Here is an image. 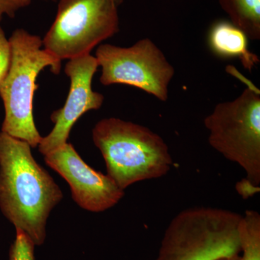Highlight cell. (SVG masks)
Listing matches in <instances>:
<instances>
[{
	"label": "cell",
	"instance_id": "cell-1",
	"mask_svg": "<svg viewBox=\"0 0 260 260\" xmlns=\"http://www.w3.org/2000/svg\"><path fill=\"white\" fill-rule=\"evenodd\" d=\"M62 198L59 186L36 161L30 145L0 132V209L15 229L42 245L49 214Z\"/></svg>",
	"mask_w": 260,
	"mask_h": 260
},
{
	"label": "cell",
	"instance_id": "cell-2",
	"mask_svg": "<svg viewBox=\"0 0 260 260\" xmlns=\"http://www.w3.org/2000/svg\"><path fill=\"white\" fill-rule=\"evenodd\" d=\"M93 140L108 175L123 190L135 183L164 177L172 169L167 143L146 126L107 118L94 126Z\"/></svg>",
	"mask_w": 260,
	"mask_h": 260
},
{
	"label": "cell",
	"instance_id": "cell-3",
	"mask_svg": "<svg viewBox=\"0 0 260 260\" xmlns=\"http://www.w3.org/2000/svg\"><path fill=\"white\" fill-rule=\"evenodd\" d=\"M9 40L11 64L0 84V97L5 113L2 132L37 148L42 139L32 114L37 77L47 68L54 74H59L61 61L42 49V39L39 36L23 28L14 30Z\"/></svg>",
	"mask_w": 260,
	"mask_h": 260
},
{
	"label": "cell",
	"instance_id": "cell-4",
	"mask_svg": "<svg viewBox=\"0 0 260 260\" xmlns=\"http://www.w3.org/2000/svg\"><path fill=\"white\" fill-rule=\"evenodd\" d=\"M242 217L223 208L182 210L168 225L156 260H218L238 255Z\"/></svg>",
	"mask_w": 260,
	"mask_h": 260
},
{
	"label": "cell",
	"instance_id": "cell-5",
	"mask_svg": "<svg viewBox=\"0 0 260 260\" xmlns=\"http://www.w3.org/2000/svg\"><path fill=\"white\" fill-rule=\"evenodd\" d=\"M208 141L228 160L237 162L252 185L260 184V93L247 88L232 102L220 103L205 117Z\"/></svg>",
	"mask_w": 260,
	"mask_h": 260
},
{
	"label": "cell",
	"instance_id": "cell-6",
	"mask_svg": "<svg viewBox=\"0 0 260 260\" xmlns=\"http://www.w3.org/2000/svg\"><path fill=\"white\" fill-rule=\"evenodd\" d=\"M115 0H59L43 47L59 60L90 54L119 30Z\"/></svg>",
	"mask_w": 260,
	"mask_h": 260
},
{
	"label": "cell",
	"instance_id": "cell-7",
	"mask_svg": "<svg viewBox=\"0 0 260 260\" xmlns=\"http://www.w3.org/2000/svg\"><path fill=\"white\" fill-rule=\"evenodd\" d=\"M95 57L102 68V85L124 84L167 102L175 69L150 39H140L130 47L102 44Z\"/></svg>",
	"mask_w": 260,
	"mask_h": 260
},
{
	"label": "cell",
	"instance_id": "cell-8",
	"mask_svg": "<svg viewBox=\"0 0 260 260\" xmlns=\"http://www.w3.org/2000/svg\"><path fill=\"white\" fill-rule=\"evenodd\" d=\"M44 160L69 184L73 199L83 209L105 211L124 196V190L108 174L96 172L85 164L71 143L44 155Z\"/></svg>",
	"mask_w": 260,
	"mask_h": 260
},
{
	"label": "cell",
	"instance_id": "cell-9",
	"mask_svg": "<svg viewBox=\"0 0 260 260\" xmlns=\"http://www.w3.org/2000/svg\"><path fill=\"white\" fill-rule=\"evenodd\" d=\"M98 68L96 58L90 54L70 59L65 65V74L70 80L69 94L64 107L51 115L54 128L42 138L38 146L43 155L66 144L72 128L80 116L102 107L104 95L92 89V80Z\"/></svg>",
	"mask_w": 260,
	"mask_h": 260
},
{
	"label": "cell",
	"instance_id": "cell-10",
	"mask_svg": "<svg viewBox=\"0 0 260 260\" xmlns=\"http://www.w3.org/2000/svg\"><path fill=\"white\" fill-rule=\"evenodd\" d=\"M209 44L212 50L223 57H237L243 67L251 72L259 62L258 56L248 49V38L245 34L229 22L214 24L210 29Z\"/></svg>",
	"mask_w": 260,
	"mask_h": 260
},
{
	"label": "cell",
	"instance_id": "cell-11",
	"mask_svg": "<svg viewBox=\"0 0 260 260\" xmlns=\"http://www.w3.org/2000/svg\"><path fill=\"white\" fill-rule=\"evenodd\" d=\"M233 25L250 40L260 39V0H219Z\"/></svg>",
	"mask_w": 260,
	"mask_h": 260
},
{
	"label": "cell",
	"instance_id": "cell-12",
	"mask_svg": "<svg viewBox=\"0 0 260 260\" xmlns=\"http://www.w3.org/2000/svg\"><path fill=\"white\" fill-rule=\"evenodd\" d=\"M241 260H260V215L247 210L242 215L239 228Z\"/></svg>",
	"mask_w": 260,
	"mask_h": 260
},
{
	"label": "cell",
	"instance_id": "cell-13",
	"mask_svg": "<svg viewBox=\"0 0 260 260\" xmlns=\"http://www.w3.org/2000/svg\"><path fill=\"white\" fill-rule=\"evenodd\" d=\"M34 243L20 229H16V238L10 251V260H36Z\"/></svg>",
	"mask_w": 260,
	"mask_h": 260
},
{
	"label": "cell",
	"instance_id": "cell-14",
	"mask_svg": "<svg viewBox=\"0 0 260 260\" xmlns=\"http://www.w3.org/2000/svg\"><path fill=\"white\" fill-rule=\"evenodd\" d=\"M12 59L11 44L0 25V84L9 71Z\"/></svg>",
	"mask_w": 260,
	"mask_h": 260
},
{
	"label": "cell",
	"instance_id": "cell-15",
	"mask_svg": "<svg viewBox=\"0 0 260 260\" xmlns=\"http://www.w3.org/2000/svg\"><path fill=\"white\" fill-rule=\"evenodd\" d=\"M32 0H0V21L4 15L15 18L18 10L26 8Z\"/></svg>",
	"mask_w": 260,
	"mask_h": 260
},
{
	"label": "cell",
	"instance_id": "cell-16",
	"mask_svg": "<svg viewBox=\"0 0 260 260\" xmlns=\"http://www.w3.org/2000/svg\"><path fill=\"white\" fill-rule=\"evenodd\" d=\"M238 186L239 187V189H238L239 194H242V196L244 197L245 198L251 196V195L252 196L253 194H255V193L259 191V187L252 185V184L246 180V179L241 181V182L239 183V185H238Z\"/></svg>",
	"mask_w": 260,
	"mask_h": 260
},
{
	"label": "cell",
	"instance_id": "cell-17",
	"mask_svg": "<svg viewBox=\"0 0 260 260\" xmlns=\"http://www.w3.org/2000/svg\"><path fill=\"white\" fill-rule=\"evenodd\" d=\"M218 260H241V256L238 254V255L231 256V257L222 258V259Z\"/></svg>",
	"mask_w": 260,
	"mask_h": 260
},
{
	"label": "cell",
	"instance_id": "cell-18",
	"mask_svg": "<svg viewBox=\"0 0 260 260\" xmlns=\"http://www.w3.org/2000/svg\"><path fill=\"white\" fill-rule=\"evenodd\" d=\"M116 3H117L118 5H120L123 3L124 0H115Z\"/></svg>",
	"mask_w": 260,
	"mask_h": 260
}]
</instances>
